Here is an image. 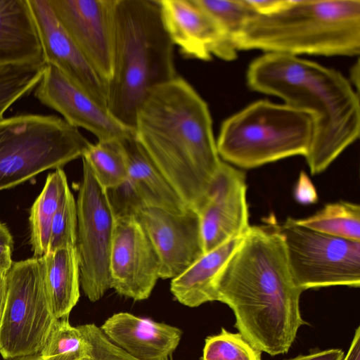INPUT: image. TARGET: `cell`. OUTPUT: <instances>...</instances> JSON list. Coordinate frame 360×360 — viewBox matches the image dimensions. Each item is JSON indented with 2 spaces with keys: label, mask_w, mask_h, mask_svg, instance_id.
<instances>
[{
  "label": "cell",
  "mask_w": 360,
  "mask_h": 360,
  "mask_svg": "<svg viewBox=\"0 0 360 360\" xmlns=\"http://www.w3.org/2000/svg\"><path fill=\"white\" fill-rule=\"evenodd\" d=\"M250 226L221 269L215 301L227 304L235 327L255 349L275 356L288 352L300 327L302 290L293 282L274 217Z\"/></svg>",
  "instance_id": "1"
},
{
  "label": "cell",
  "mask_w": 360,
  "mask_h": 360,
  "mask_svg": "<svg viewBox=\"0 0 360 360\" xmlns=\"http://www.w3.org/2000/svg\"><path fill=\"white\" fill-rule=\"evenodd\" d=\"M134 131L155 166L195 209L222 162L207 103L178 75L148 94L136 112Z\"/></svg>",
  "instance_id": "2"
},
{
  "label": "cell",
  "mask_w": 360,
  "mask_h": 360,
  "mask_svg": "<svg viewBox=\"0 0 360 360\" xmlns=\"http://www.w3.org/2000/svg\"><path fill=\"white\" fill-rule=\"evenodd\" d=\"M252 91L310 114L314 135L305 156L312 175L325 171L360 134L358 93L341 72L296 56L265 53L249 65Z\"/></svg>",
  "instance_id": "3"
},
{
  "label": "cell",
  "mask_w": 360,
  "mask_h": 360,
  "mask_svg": "<svg viewBox=\"0 0 360 360\" xmlns=\"http://www.w3.org/2000/svg\"><path fill=\"white\" fill-rule=\"evenodd\" d=\"M174 46L158 0H117L107 108L124 125L134 129L136 112L150 90L178 76Z\"/></svg>",
  "instance_id": "4"
},
{
  "label": "cell",
  "mask_w": 360,
  "mask_h": 360,
  "mask_svg": "<svg viewBox=\"0 0 360 360\" xmlns=\"http://www.w3.org/2000/svg\"><path fill=\"white\" fill-rule=\"evenodd\" d=\"M234 44L238 51L296 56H359L360 0H288L274 13L249 19Z\"/></svg>",
  "instance_id": "5"
},
{
  "label": "cell",
  "mask_w": 360,
  "mask_h": 360,
  "mask_svg": "<svg viewBox=\"0 0 360 360\" xmlns=\"http://www.w3.org/2000/svg\"><path fill=\"white\" fill-rule=\"evenodd\" d=\"M313 135L314 121L308 112L259 100L224 121L216 144L224 162L252 169L292 156L305 157Z\"/></svg>",
  "instance_id": "6"
},
{
  "label": "cell",
  "mask_w": 360,
  "mask_h": 360,
  "mask_svg": "<svg viewBox=\"0 0 360 360\" xmlns=\"http://www.w3.org/2000/svg\"><path fill=\"white\" fill-rule=\"evenodd\" d=\"M91 143L55 115L18 114L0 119V191L82 158Z\"/></svg>",
  "instance_id": "7"
},
{
  "label": "cell",
  "mask_w": 360,
  "mask_h": 360,
  "mask_svg": "<svg viewBox=\"0 0 360 360\" xmlns=\"http://www.w3.org/2000/svg\"><path fill=\"white\" fill-rule=\"evenodd\" d=\"M6 284L0 354L7 360L38 354L57 319L48 297L42 257L13 262Z\"/></svg>",
  "instance_id": "8"
},
{
  "label": "cell",
  "mask_w": 360,
  "mask_h": 360,
  "mask_svg": "<svg viewBox=\"0 0 360 360\" xmlns=\"http://www.w3.org/2000/svg\"><path fill=\"white\" fill-rule=\"evenodd\" d=\"M277 229L284 241L290 271L302 291L360 286V241L317 232L288 217Z\"/></svg>",
  "instance_id": "9"
},
{
  "label": "cell",
  "mask_w": 360,
  "mask_h": 360,
  "mask_svg": "<svg viewBox=\"0 0 360 360\" xmlns=\"http://www.w3.org/2000/svg\"><path fill=\"white\" fill-rule=\"evenodd\" d=\"M82 177L77 200L76 248L80 285L91 302L99 300L111 288L110 255L115 214L108 192L82 160Z\"/></svg>",
  "instance_id": "10"
},
{
  "label": "cell",
  "mask_w": 360,
  "mask_h": 360,
  "mask_svg": "<svg viewBox=\"0 0 360 360\" xmlns=\"http://www.w3.org/2000/svg\"><path fill=\"white\" fill-rule=\"evenodd\" d=\"M49 1L65 32L108 86L113 73L117 0Z\"/></svg>",
  "instance_id": "11"
},
{
  "label": "cell",
  "mask_w": 360,
  "mask_h": 360,
  "mask_svg": "<svg viewBox=\"0 0 360 360\" xmlns=\"http://www.w3.org/2000/svg\"><path fill=\"white\" fill-rule=\"evenodd\" d=\"M111 288L136 301L148 299L160 278V260L135 215L115 216L110 255Z\"/></svg>",
  "instance_id": "12"
},
{
  "label": "cell",
  "mask_w": 360,
  "mask_h": 360,
  "mask_svg": "<svg viewBox=\"0 0 360 360\" xmlns=\"http://www.w3.org/2000/svg\"><path fill=\"white\" fill-rule=\"evenodd\" d=\"M34 95L41 104L59 112L71 126L92 133L98 141L135 136L134 129L120 122L107 108L51 65H45Z\"/></svg>",
  "instance_id": "13"
},
{
  "label": "cell",
  "mask_w": 360,
  "mask_h": 360,
  "mask_svg": "<svg viewBox=\"0 0 360 360\" xmlns=\"http://www.w3.org/2000/svg\"><path fill=\"white\" fill-rule=\"evenodd\" d=\"M245 174L222 160L207 193L195 209L204 254L242 237L250 227Z\"/></svg>",
  "instance_id": "14"
},
{
  "label": "cell",
  "mask_w": 360,
  "mask_h": 360,
  "mask_svg": "<svg viewBox=\"0 0 360 360\" xmlns=\"http://www.w3.org/2000/svg\"><path fill=\"white\" fill-rule=\"evenodd\" d=\"M134 214L158 254L160 278H174L204 254L199 217L194 208L175 214L142 207Z\"/></svg>",
  "instance_id": "15"
},
{
  "label": "cell",
  "mask_w": 360,
  "mask_h": 360,
  "mask_svg": "<svg viewBox=\"0 0 360 360\" xmlns=\"http://www.w3.org/2000/svg\"><path fill=\"white\" fill-rule=\"evenodd\" d=\"M164 27L174 45L188 58L230 61L238 50L233 40L195 0H158Z\"/></svg>",
  "instance_id": "16"
},
{
  "label": "cell",
  "mask_w": 360,
  "mask_h": 360,
  "mask_svg": "<svg viewBox=\"0 0 360 360\" xmlns=\"http://www.w3.org/2000/svg\"><path fill=\"white\" fill-rule=\"evenodd\" d=\"M46 65L56 68L107 108L108 89L55 15L49 0H28Z\"/></svg>",
  "instance_id": "17"
},
{
  "label": "cell",
  "mask_w": 360,
  "mask_h": 360,
  "mask_svg": "<svg viewBox=\"0 0 360 360\" xmlns=\"http://www.w3.org/2000/svg\"><path fill=\"white\" fill-rule=\"evenodd\" d=\"M100 328L111 342L138 360L170 357L183 335L178 327L129 312L112 314Z\"/></svg>",
  "instance_id": "18"
},
{
  "label": "cell",
  "mask_w": 360,
  "mask_h": 360,
  "mask_svg": "<svg viewBox=\"0 0 360 360\" xmlns=\"http://www.w3.org/2000/svg\"><path fill=\"white\" fill-rule=\"evenodd\" d=\"M28 0H0V68L45 65Z\"/></svg>",
  "instance_id": "19"
},
{
  "label": "cell",
  "mask_w": 360,
  "mask_h": 360,
  "mask_svg": "<svg viewBox=\"0 0 360 360\" xmlns=\"http://www.w3.org/2000/svg\"><path fill=\"white\" fill-rule=\"evenodd\" d=\"M128 160L126 183L142 207L181 214L189 207L150 160L135 136L122 141Z\"/></svg>",
  "instance_id": "20"
},
{
  "label": "cell",
  "mask_w": 360,
  "mask_h": 360,
  "mask_svg": "<svg viewBox=\"0 0 360 360\" xmlns=\"http://www.w3.org/2000/svg\"><path fill=\"white\" fill-rule=\"evenodd\" d=\"M243 236L230 240L203 254L183 273L172 279L170 291L175 299L189 307L215 301L218 275Z\"/></svg>",
  "instance_id": "21"
},
{
  "label": "cell",
  "mask_w": 360,
  "mask_h": 360,
  "mask_svg": "<svg viewBox=\"0 0 360 360\" xmlns=\"http://www.w3.org/2000/svg\"><path fill=\"white\" fill-rule=\"evenodd\" d=\"M48 297L56 319L69 316L79 296V266L76 247L62 248L42 257Z\"/></svg>",
  "instance_id": "22"
},
{
  "label": "cell",
  "mask_w": 360,
  "mask_h": 360,
  "mask_svg": "<svg viewBox=\"0 0 360 360\" xmlns=\"http://www.w3.org/2000/svg\"><path fill=\"white\" fill-rule=\"evenodd\" d=\"M68 186L62 168L49 173L44 188L30 209V227L32 250L35 257L49 252L51 225L59 201Z\"/></svg>",
  "instance_id": "23"
},
{
  "label": "cell",
  "mask_w": 360,
  "mask_h": 360,
  "mask_svg": "<svg viewBox=\"0 0 360 360\" xmlns=\"http://www.w3.org/2000/svg\"><path fill=\"white\" fill-rule=\"evenodd\" d=\"M295 222L309 229L334 237L360 241V207L340 200L326 204L314 214Z\"/></svg>",
  "instance_id": "24"
},
{
  "label": "cell",
  "mask_w": 360,
  "mask_h": 360,
  "mask_svg": "<svg viewBox=\"0 0 360 360\" xmlns=\"http://www.w3.org/2000/svg\"><path fill=\"white\" fill-rule=\"evenodd\" d=\"M106 191L122 184L128 176L127 155L122 141L91 143L82 157Z\"/></svg>",
  "instance_id": "25"
},
{
  "label": "cell",
  "mask_w": 360,
  "mask_h": 360,
  "mask_svg": "<svg viewBox=\"0 0 360 360\" xmlns=\"http://www.w3.org/2000/svg\"><path fill=\"white\" fill-rule=\"evenodd\" d=\"M91 344L79 326L69 316L57 319L39 352L43 360H81L88 356Z\"/></svg>",
  "instance_id": "26"
},
{
  "label": "cell",
  "mask_w": 360,
  "mask_h": 360,
  "mask_svg": "<svg viewBox=\"0 0 360 360\" xmlns=\"http://www.w3.org/2000/svg\"><path fill=\"white\" fill-rule=\"evenodd\" d=\"M45 65L0 68V119L11 105L34 90Z\"/></svg>",
  "instance_id": "27"
},
{
  "label": "cell",
  "mask_w": 360,
  "mask_h": 360,
  "mask_svg": "<svg viewBox=\"0 0 360 360\" xmlns=\"http://www.w3.org/2000/svg\"><path fill=\"white\" fill-rule=\"evenodd\" d=\"M234 42L252 16L257 14L248 0H195Z\"/></svg>",
  "instance_id": "28"
},
{
  "label": "cell",
  "mask_w": 360,
  "mask_h": 360,
  "mask_svg": "<svg viewBox=\"0 0 360 360\" xmlns=\"http://www.w3.org/2000/svg\"><path fill=\"white\" fill-rule=\"evenodd\" d=\"M261 353L239 333L221 328L219 334L205 339L201 360H261Z\"/></svg>",
  "instance_id": "29"
},
{
  "label": "cell",
  "mask_w": 360,
  "mask_h": 360,
  "mask_svg": "<svg viewBox=\"0 0 360 360\" xmlns=\"http://www.w3.org/2000/svg\"><path fill=\"white\" fill-rule=\"evenodd\" d=\"M77 230V204L68 186L62 194L53 219L49 252L62 248L75 247Z\"/></svg>",
  "instance_id": "30"
},
{
  "label": "cell",
  "mask_w": 360,
  "mask_h": 360,
  "mask_svg": "<svg viewBox=\"0 0 360 360\" xmlns=\"http://www.w3.org/2000/svg\"><path fill=\"white\" fill-rule=\"evenodd\" d=\"M295 200L300 204L308 205L318 201V194L309 176L301 172L293 190Z\"/></svg>",
  "instance_id": "31"
},
{
  "label": "cell",
  "mask_w": 360,
  "mask_h": 360,
  "mask_svg": "<svg viewBox=\"0 0 360 360\" xmlns=\"http://www.w3.org/2000/svg\"><path fill=\"white\" fill-rule=\"evenodd\" d=\"M13 240L7 226L0 222V276H4L11 269Z\"/></svg>",
  "instance_id": "32"
},
{
  "label": "cell",
  "mask_w": 360,
  "mask_h": 360,
  "mask_svg": "<svg viewBox=\"0 0 360 360\" xmlns=\"http://www.w3.org/2000/svg\"><path fill=\"white\" fill-rule=\"evenodd\" d=\"M248 1L258 14H269L285 6L288 0H248Z\"/></svg>",
  "instance_id": "33"
},
{
  "label": "cell",
  "mask_w": 360,
  "mask_h": 360,
  "mask_svg": "<svg viewBox=\"0 0 360 360\" xmlns=\"http://www.w3.org/2000/svg\"><path fill=\"white\" fill-rule=\"evenodd\" d=\"M344 352L340 349L314 352L307 355H300L288 360H343Z\"/></svg>",
  "instance_id": "34"
},
{
  "label": "cell",
  "mask_w": 360,
  "mask_h": 360,
  "mask_svg": "<svg viewBox=\"0 0 360 360\" xmlns=\"http://www.w3.org/2000/svg\"><path fill=\"white\" fill-rule=\"evenodd\" d=\"M343 360H360V327L356 328L349 351Z\"/></svg>",
  "instance_id": "35"
},
{
  "label": "cell",
  "mask_w": 360,
  "mask_h": 360,
  "mask_svg": "<svg viewBox=\"0 0 360 360\" xmlns=\"http://www.w3.org/2000/svg\"><path fill=\"white\" fill-rule=\"evenodd\" d=\"M6 292V275L0 276V323L4 311Z\"/></svg>",
  "instance_id": "36"
},
{
  "label": "cell",
  "mask_w": 360,
  "mask_h": 360,
  "mask_svg": "<svg viewBox=\"0 0 360 360\" xmlns=\"http://www.w3.org/2000/svg\"><path fill=\"white\" fill-rule=\"evenodd\" d=\"M356 75L357 77H359V61H357L356 64L352 67V71H351V79L352 81L350 82V83L352 84V85H354L356 86L357 87V89L359 88V78L356 77Z\"/></svg>",
  "instance_id": "37"
},
{
  "label": "cell",
  "mask_w": 360,
  "mask_h": 360,
  "mask_svg": "<svg viewBox=\"0 0 360 360\" xmlns=\"http://www.w3.org/2000/svg\"><path fill=\"white\" fill-rule=\"evenodd\" d=\"M165 360H172V359H171V358H170V357H169V358H167V359H165Z\"/></svg>",
  "instance_id": "38"
}]
</instances>
